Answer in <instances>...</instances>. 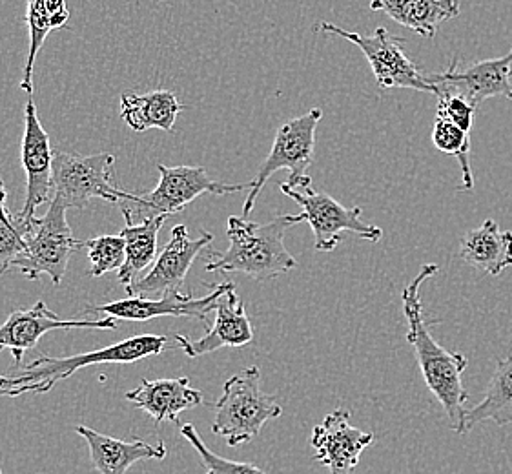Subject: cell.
Listing matches in <instances>:
<instances>
[{"mask_svg":"<svg viewBox=\"0 0 512 474\" xmlns=\"http://www.w3.org/2000/svg\"><path fill=\"white\" fill-rule=\"evenodd\" d=\"M438 265H423L420 274L410 281L403 290V314L409 325L407 341L416 351V360L420 365L421 376L427 383L429 391L436 396L441 403L443 411L449 418L451 429L454 433H467L465 403L469 400V394L463 385V372L469 365V360L461 352L447 351L441 347L438 341L432 338L431 323L425 318V310L421 303V285L438 274Z\"/></svg>","mask_w":512,"mask_h":474,"instance_id":"cell-1","label":"cell"},{"mask_svg":"<svg viewBox=\"0 0 512 474\" xmlns=\"http://www.w3.org/2000/svg\"><path fill=\"white\" fill-rule=\"evenodd\" d=\"M303 214L277 216L259 225L245 217H228L226 236L230 247L225 252H210L208 272H241L259 283L279 278L297 267V261L285 247L288 228L303 223Z\"/></svg>","mask_w":512,"mask_h":474,"instance_id":"cell-2","label":"cell"},{"mask_svg":"<svg viewBox=\"0 0 512 474\" xmlns=\"http://www.w3.org/2000/svg\"><path fill=\"white\" fill-rule=\"evenodd\" d=\"M170 349V343L164 336L157 334H139L128 340L108 345L104 349L84 352L68 358H52L41 354L37 360L26 367H19L10 374H0V396L19 398L22 394H46L57 383L68 380L82 367L106 365V363H135V361L159 356Z\"/></svg>","mask_w":512,"mask_h":474,"instance_id":"cell-3","label":"cell"},{"mask_svg":"<svg viewBox=\"0 0 512 474\" xmlns=\"http://www.w3.org/2000/svg\"><path fill=\"white\" fill-rule=\"evenodd\" d=\"M283 414L276 396L261 389V372L248 367L237 372L223 385V396L216 403V420L212 431L223 436L230 447L252 442L265 423Z\"/></svg>","mask_w":512,"mask_h":474,"instance_id":"cell-4","label":"cell"},{"mask_svg":"<svg viewBox=\"0 0 512 474\" xmlns=\"http://www.w3.org/2000/svg\"><path fill=\"white\" fill-rule=\"evenodd\" d=\"M68 210L70 208L61 199L53 197L44 217L33 219V225L24 234L26 248L21 256L11 261L8 270H17L31 281L48 276L53 285L59 287L73 252L84 248V241L73 237L66 217Z\"/></svg>","mask_w":512,"mask_h":474,"instance_id":"cell-5","label":"cell"},{"mask_svg":"<svg viewBox=\"0 0 512 474\" xmlns=\"http://www.w3.org/2000/svg\"><path fill=\"white\" fill-rule=\"evenodd\" d=\"M279 190L303 208L301 214L314 232V247L319 252H332L345 232L372 243H379L383 237L381 228L363 221L361 208L343 207L334 197L316 190L308 176L287 181Z\"/></svg>","mask_w":512,"mask_h":474,"instance_id":"cell-6","label":"cell"},{"mask_svg":"<svg viewBox=\"0 0 512 474\" xmlns=\"http://www.w3.org/2000/svg\"><path fill=\"white\" fill-rule=\"evenodd\" d=\"M115 155H77L59 152L53 159V197L68 208L84 210L92 199L119 203L121 199L139 205L141 196L128 194L115 186Z\"/></svg>","mask_w":512,"mask_h":474,"instance_id":"cell-7","label":"cell"},{"mask_svg":"<svg viewBox=\"0 0 512 474\" xmlns=\"http://www.w3.org/2000/svg\"><path fill=\"white\" fill-rule=\"evenodd\" d=\"M319 30L356 44L369 61L379 88H409L438 95V88L429 81V75H423L407 57L403 50L405 39L392 35L387 28H378L372 35H359L356 31L341 30L330 22H321Z\"/></svg>","mask_w":512,"mask_h":474,"instance_id":"cell-8","label":"cell"},{"mask_svg":"<svg viewBox=\"0 0 512 474\" xmlns=\"http://www.w3.org/2000/svg\"><path fill=\"white\" fill-rule=\"evenodd\" d=\"M321 119L323 110L314 108L308 110L307 114L279 126L270 154L263 161V165L259 166L257 176L250 181V190L241 217L248 219L250 212L254 210L259 192L263 190L268 179L279 170L290 172L287 181H296L299 177L307 176V168L314 161L316 130Z\"/></svg>","mask_w":512,"mask_h":474,"instance_id":"cell-9","label":"cell"},{"mask_svg":"<svg viewBox=\"0 0 512 474\" xmlns=\"http://www.w3.org/2000/svg\"><path fill=\"white\" fill-rule=\"evenodd\" d=\"M161 179L154 190L141 196L137 210H143V219L168 217L183 212L192 201L203 194L228 196L250 190V183L228 185L214 181L203 166L157 165Z\"/></svg>","mask_w":512,"mask_h":474,"instance_id":"cell-10","label":"cell"},{"mask_svg":"<svg viewBox=\"0 0 512 474\" xmlns=\"http://www.w3.org/2000/svg\"><path fill=\"white\" fill-rule=\"evenodd\" d=\"M232 281L212 283L210 292L203 298H194L192 294L168 292L159 299L148 296H128L126 299L104 303V305H88L86 310L93 314H106L110 318L121 321H150L163 316L175 318H192L205 323L208 327V314L214 312L217 301L223 296Z\"/></svg>","mask_w":512,"mask_h":474,"instance_id":"cell-11","label":"cell"},{"mask_svg":"<svg viewBox=\"0 0 512 474\" xmlns=\"http://www.w3.org/2000/svg\"><path fill=\"white\" fill-rule=\"evenodd\" d=\"M119 320L106 316L103 320H61L44 299L31 309L15 310L4 325H0V351L10 349L15 369L22 367L26 352L37 347L44 334L52 330L95 329L115 330Z\"/></svg>","mask_w":512,"mask_h":474,"instance_id":"cell-12","label":"cell"},{"mask_svg":"<svg viewBox=\"0 0 512 474\" xmlns=\"http://www.w3.org/2000/svg\"><path fill=\"white\" fill-rule=\"evenodd\" d=\"M212 241L214 236L208 232H203L201 237L192 239L185 225L172 228L170 241L155 259V265L150 268V272L144 278L134 281L132 285L124 287L128 296H163L168 292H181L195 259Z\"/></svg>","mask_w":512,"mask_h":474,"instance_id":"cell-13","label":"cell"},{"mask_svg":"<svg viewBox=\"0 0 512 474\" xmlns=\"http://www.w3.org/2000/svg\"><path fill=\"white\" fill-rule=\"evenodd\" d=\"M53 159L50 135L44 130L33 99H28L24 110V135H22L21 161L26 172V201L21 219H35L37 208L52 199Z\"/></svg>","mask_w":512,"mask_h":474,"instance_id":"cell-14","label":"cell"},{"mask_svg":"<svg viewBox=\"0 0 512 474\" xmlns=\"http://www.w3.org/2000/svg\"><path fill=\"white\" fill-rule=\"evenodd\" d=\"M376 436L350 425V413L338 409L327 414L314 429L310 445L316 449V460L330 474H352L361 453L374 444Z\"/></svg>","mask_w":512,"mask_h":474,"instance_id":"cell-15","label":"cell"},{"mask_svg":"<svg viewBox=\"0 0 512 474\" xmlns=\"http://www.w3.org/2000/svg\"><path fill=\"white\" fill-rule=\"evenodd\" d=\"M511 79L512 48L511 52L498 59L474 62L463 70H458L454 61L447 72L429 75V81L438 88V93L440 90H452L467 97L478 108L492 97H505L512 101Z\"/></svg>","mask_w":512,"mask_h":474,"instance_id":"cell-16","label":"cell"},{"mask_svg":"<svg viewBox=\"0 0 512 474\" xmlns=\"http://www.w3.org/2000/svg\"><path fill=\"white\" fill-rule=\"evenodd\" d=\"M216 321L208 325L201 340H188L183 334H175V345L185 352L188 358H199L205 354L225 349V347H246L254 340V329L246 314L243 299L237 296L236 283L223 292L217 301Z\"/></svg>","mask_w":512,"mask_h":474,"instance_id":"cell-17","label":"cell"},{"mask_svg":"<svg viewBox=\"0 0 512 474\" xmlns=\"http://www.w3.org/2000/svg\"><path fill=\"white\" fill-rule=\"evenodd\" d=\"M124 396L137 409L154 418L155 423L177 422L183 411L195 409L203 403V392L194 389L186 376L154 382L143 380L137 389L126 392Z\"/></svg>","mask_w":512,"mask_h":474,"instance_id":"cell-18","label":"cell"},{"mask_svg":"<svg viewBox=\"0 0 512 474\" xmlns=\"http://www.w3.org/2000/svg\"><path fill=\"white\" fill-rule=\"evenodd\" d=\"M75 433L81 434L90 447L92 464L101 474H126L128 469L143 460H164L166 445L159 442L150 445L134 438V440H119L106 434L97 433L86 425H77Z\"/></svg>","mask_w":512,"mask_h":474,"instance_id":"cell-19","label":"cell"},{"mask_svg":"<svg viewBox=\"0 0 512 474\" xmlns=\"http://www.w3.org/2000/svg\"><path fill=\"white\" fill-rule=\"evenodd\" d=\"M370 10L383 11L392 21L421 37L434 39L443 22L460 15L458 0H370Z\"/></svg>","mask_w":512,"mask_h":474,"instance_id":"cell-20","label":"cell"},{"mask_svg":"<svg viewBox=\"0 0 512 474\" xmlns=\"http://www.w3.org/2000/svg\"><path fill=\"white\" fill-rule=\"evenodd\" d=\"M460 256L471 267L500 276L505 268L512 267V232L487 219L482 227L461 237Z\"/></svg>","mask_w":512,"mask_h":474,"instance_id":"cell-21","label":"cell"},{"mask_svg":"<svg viewBox=\"0 0 512 474\" xmlns=\"http://www.w3.org/2000/svg\"><path fill=\"white\" fill-rule=\"evenodd\" d=\"M124 216V227L119 236L124 239L126 259L123 267L117 270V279L124 287L137 281V274L150 267L157 259V236L163 228L166 217H150L143 219L139 225L134 223V210L121 205Z\"/></svg>","mask_w":512,"mask_h":474,"instance_id":"cell-22","label":"cell"},{"mask_svg":"<svg viewBox=\"0 0 512 474\" xmlns=\"http://www.w3.org/2000/svg\"><path fill=\"white\" fill-rule=\"evenodd\" d=\"M181 110L183 104L170 90H155L144 95L126 92L121 97V119L134 132H146L150 128L172 132Z\"/></svg>","mask_w":512,"mask_h":474,"instance_id":"cell-23","label":"cell"},{"mask_svg":"<svg viewBox=\"0 0 512 474\" xmlns=\"http://www.w3.org/2000/svg\"><path fill=\"white\" fill-rule=\"evenodd\" d=\"M70 21V10L66 0H28L26 22L30 28V53L22 73L21 88L33 93V68L50 31L61 30Z\"/></svg>","mask_w":512,"mask_h":474,"instance_id":"cell-24","label":"cell"},{"mask_svg":"<svg viewBox=\"0 0 512 474\" xmlns=\"http://www.w3.org/2000/svg\"><path fill=\"white\" fill-rule=\"evenodd\" d=\"M482 422H494L500 427L512 423V356L496 361L485 398L476 407L467 409V431Z\"/></svg>","mask_w":512,"mask_h":474,"instance_id":"cell-25","label":"cell"},{"mask_svg":"<svg viewBox=\"0 0 512 474\" xmlns=\"http://www.w3.org/2000/svg\"><path fill=\"white\" fill-rule=\"evenodd\" d=\"M432 143L441 154L458 159L461 176H463L460 190H472L474 177H472L471 168V134L443 117H436L434 128H432Z\"/></svg>","mask_w":512,"mask_h":474,"instance_id":"cell-26","label":"cell"},{"mask_svg":"<svg viewBox=\"0 0 512 474\" xmlns=\"http://www.w3.org/2000/svg\"><path fill=\"white\" fill-rule=\"evenodd\" d=\"M84 247L88 248V258L92 261L90 276L103 278L113 270L123 267L126 259V247L121 236H99L84 239Z\"/></svg>","mask_w":512,"mask_h":474,"instance_id":"cell-27","label":"cell"},{"mask_svg":"<svg viewBox=\"0 0 512 474\" xmlns=\"http://www.w3.org/2000/svg\"><path fill=\"white\" fill-rule=\"evenodd\" d=\"M181 434L199 454L201 464L205 465L206 474H268L254 464L234 462V460H228V458H223V456H219L214 451H210L206 447L205 442L201 440L199 433L195 431L192 423H183L181 425Z\"/></svg>","mask_w":512,"mask_h":474,"instance_id":"cell-28","label":"cell"},{"mask_svg":"<svg viewBox=\"0 0 512 474\" xmlns=\"http://www.w3.org/2000/svg\"><path fill=\"white\" fill-rule=\"evenodd\" d=\"M478 106L471 103L467 97L452 90H440L438 93V112L436 117H443L447 121L460 126L461 130L471 134L476 121Z\"/></svg>","mask_w":512,"mask_h":474,"instance_id":"cell-29","label":"cell"},{"mask_svg":"<svg viewBox=\"0 0 512 474\" xmlns=\"http://www.w3.org/2000/svg\"><path fill=\"white\" fill-rule=\"evenodd\" d=\"M24 248H26V241L22 237L21 230L0 221V272H6L11 261L21 256Z\"/></svg>","mask_w":512,"mask_h":474,"instance_id":"cell-30","label":"cell"},{"mask_svg":"<svg viewBox=\"0 0 512 474\" xmlns=\"http://www.w3.org/2000/svg\"><path fill=\"white\" fill-rule=\"evenodd\" d=\"M6 201H8V192H6L4 181L0 179V221L6 223V225H10V227H17V223H15V219H13V212H10Z\"/></svg>","mask_w":512,"mask_h":474,"instance_id":"cell-31","label":"cell"},{"mask_svg":"<svg viewBox=\"0 0 512 474\" xmlns=\"http://www.w3.org/2000/svg\"><path fill=\"white\" fill-rule=\"evenodd\" d=\"M0 474H2V469H0Z\"/></svg>","mask_w":512,"mask_h":474,"instance_id":"cell-32","label":"cell"}]
</instances>
